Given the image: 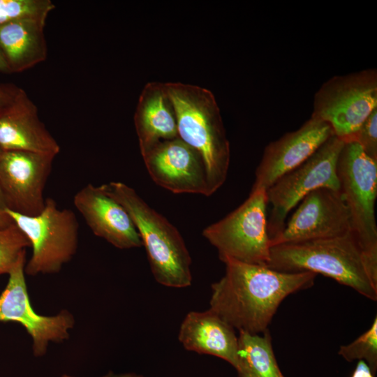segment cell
Instances as JSON below:
<instances>
[{
    "instance_id": "cell-1",
    "label": "cell",
    "mask_w": 377,
    "mask_h": 377,
    "mask_svg": "<svg viewBox=\"0 0 377 377\" xmlns=\"http://www.w3.org/2000/svg\"><path fill=\"white\" fill-rule=\"evenodd\" d=\"M225 274L211 286V311L239 332L268 330L283 300L311 287L316 274L284 272L266 265L227 260Z\"/></svg>"
},
{
    "instance_id": "cell-2",
    "label": "cell",
    "mask_w": 377,
    "mask_h": 377,
    "mask_svg": "<svg viewBox=\"0 0 377 377\" xmlns=\"http://www.w3.org/2000/svg\"><path fill=\"white\" fill-rule=\"evenodd\" d=\"M267 267L321 274L377 300V260L364 251L352 230L330 238L274 245Z\"/></svg>"
},
{
    "instance_id": "cell-3",
    "label": "cell",
    "mask_w": 377,
    "mask_h": 377,
    "mask_svg": "<svg viewBox=\"0 0 377 377\" xmlns=\"http://www.w3.org/2000/svg\"><path fill=\"white\" fill-rule=\"evenodd\" d=\"M172 104L179 137L201 155L209 195L225 182L230 149L215 97L207 89L182 82H165Z\"/></svg>"
},
{
    "instance_id": "cell-4",
    "label": "cell",
    "mask_w": 377,
    "mask_h": 377,
    "mask_svg": "<svg viewBox=\"0 0 377 377\" xmlns=\"http://www.w3.org/2000/svg\"><path fill=\"white\" fill-rule=\"evenodd\" d=\"M103 186L128 213L145 248L155 280L170 288L189 286L191 258L178 230L126 184L111 182Z\"/></svg>"
},
{
    "instance_id": "cell-5",
    "label": "cell",
    "mask_w": 377,
    "mask_h": 377,
    "mask_svg": "<svg viewBox=\"0 0 377 377\" xmlns=\"http://www.w3.org/2000/svg\"><path fill=\"white\" fill-rule=\"evenodd\" d=\"M5 212L29 242L32 253L26 262L29 276L59 273L77 253L79 223L73 211L59 208L48 198L38 214L27 216L8 208Z\"/></svg>"
},
{
    "instance_id": "cell-6",
    "label": "cell",
    "mask_w": 377,
    "mask_h": 377,
    "mask_svg": "<svg viewBox=\"0 0 377 377\" xmlns=\"http://www.w3.org/2000/svg\"><path fill=\"white\" fill-rule=\"evenodd\" d=\"M377 109V71L374 68L334 75L316 92L311 117L327 124L344 142Z\"/></svg>"
},
{
    "instance_id": "cell-7",
    "label": "cell",
    "mask_w": 377,
    "mask_h": 377,
    "mask_svg": "<svg viewBox=\"0 0 377 377\" xmlns=\"http://www.w3.org/2000/svg\"><path fill=\"white\" fill-rule=\"evenodd\" d=\"M266 191L251 190L237 209L202 231L223 263L234 260L267 266L271 241L267 231Z\"/></svg>"
},
{
    "instance_id": "cell-8",
    "label": "cell",
    "mask_w": 377,
    "mask_h": 377,
    "mask_svg": "<svg viewBox=\"0 0 377 377\" xmlns=\"http://www.w3.org/2000/svg\"><path fill=\"white\" fill-rule=\"evenodd\" d=\"M339 191L348 207L352 232L364 251L377 260V161L356 142H344L337 165Z\"/></svg>"
},
{
    "instance_id": "cell-9",
    "label": "cell",
    "mask_w": 377,
    "mask_h": 377,
    "mask_svg": "<svg viewBox=\"0 0 377 377\" xmlns=\"http://www.w3.org/2000/svg\"><path fill=\"white\" fill-rule=\"evenodd\" d=\"M344 142L332 135L302 164L278 179L267 191L272 211L267 219L270 241L278 237L289 212L311 191L339 190L337 165Z\"/></svg>"
},
{
    "instance_id": "cell-10",
    "label": "cell",
    "mask_w": 377,
    "mask_h": 377,
    "mask_svg": "<svg viewBox=\"0 0 377 377\" xmlns=\"http://www.w3.org/2000/svg\"><path fill=\"white\" fill-rule=\"evenodd\" d=\"M26 252L10 269L6 288L0 295V321L21 324L32 340L35 357L45 355L52 343H61L70 337L75 320L68 310L53 316L38 313L29 299L25 279Z\"/></svg>"
},
{
    "instance_id": "cell-11",
    "label": "cell",
    "mask_w": 377,
    "mask_h": 377,
    "mask_svg": "<svg viewBox=\"0 0 377 377\" xmlns=\"http://www.w3.org/2000/svg\"><path fill=\"white\" fill-rule=\"evenodd\" d=\"M55 155L27 151L0 153V188L6 207L27 215L44 208V190Z\"/></svg>"
},
{
    "instance_id": "cell-12",
    "label": "cell",
    "mask_w": 377,
    "mask_h": 377,
    "mask_svg": "<svg viewBox=\"0 0 377 377\" xmlns=\"http://www.w3.org/2000/svg\"><path fill=\"white\" fill-rule=\"evenodd\" d=\"M348 207L339 190L317 188L300 202L274 245L301 242L343 235L351 231Z\"/></svg>"
},
{
    "instance_id": "cell-13",
    "label": "cell",
    "mask_w": 377,
    "mask_h": 377,
    "mask_svg": "<svg viewBox=\"0 0 377 377\" xmlns=\"http://www.w3.org/2000/svg\"><path fill=\"white\" fill-rule=\"evenodd\" d=\"M141 155L149 175L158 186L174 193L209 196L203 159L179 136L159 142Z\"/></svg>"
},
{
    "instance_id": "cell-14",
    "label": "cell",
    "mask_w": 377,
    "mask_h": 377,
    "mask_svg": "<svg viewBox=\"0 0 377 377\" xmlns=\"http://www.w3.org/2000/svg\"><path fill=\"white\" fill-rule=\"evenodd\" d=\"M332 135L327 124L311 117L298 129L269 143L256 170L251 190L267 191L281 176L309 158Z\"/></svg>"
},
{
    "instance_id": "cell-15",
    "label": "cell",
    "mask_w": 377,
    "mask_h": 377,
    "mask_svg": "<svg viewBox=\"0 0 377 377\" xmlns=\"http://www.w3.org/2000/svg\"><path fill=\"white\" fill-rule=\"evenodd\" d=\"M73 204L96 236L119 249L142 246L128 213L103 185H86L75 193Z\"/></svg>"
},
{
    "instance_id": "cell-16",
    "label": "cell",
    "mask_w": 377,
    "mask_h": 377,
    "mask_svg": "<svg viewBox=\"0 0 377 377\" xmlns=\"http://www.w3.org/2000/svg\"><path fill=\"white\" fill-rule=\"evenodd\" d=\"M0 149L55 156L60 151L59 145L40 120L36 105L20 87L0 109Z\"/></svg>"
},
{
    "instance_id": "cell-17",
    "label": "cell",
    "mask_w": 377,
    "mask_h": 377,
    "mask_svg": "<svg viewBox=\"0 0 377 377\" xmlns=\"http://www.w3.org/2000/svg\"><path fill=\"white\" fill-rule=\"evenodd\" d=\"M178 339L187 350L218 357L234 368L237 365L235 329L210 309L188 312L179 327Z\"/></svg>"
},
{
    "instance_id": "cell-18",
    "label": "cell",
    "mask_w": 377,
    "mask_h": 377,
    "mask_svg": "<svg viewBox=\"0 0 377 377\" xmlns=\"http://www.w3.org/2000/svg\"><path fill=\"white\" fill-rule=\"evenodd\" d=\"M141 154L155 145L179 136L172 104L165 82H149L142 89L134 114Z\"/></svg>"
},
{
    "instance_id": "cell-19",
    "label": "cell",
    "mask_w": 377,
    "mask_h": 377,
    "mask_svg": "<svg viewBox=\"0 0 377 377\" xmlns=\"http://www.w3.org/2000/svg\"><path fill=\"white\" fill-rule=\"evenodd\" d=\"M45 21L24 19L0 26V52L12 73H20L45 60Z\"/></svg>"
},
{
    "instance_id": "cell-20",
    "label": "cell",
    "mask_w": 377,
    "mask_h": 377,
    "mask_svg": "<svg viewBox=\"0 0 377 377\" xmlns=\"http://www.w3.org/2000/svg\"><path fill=\"white\" fill-rule=\"evenodd\" d=\"M263 334L239 332L235 368L239 377H285L277 364L269 330Z\"/></svg>"
},
{
    "instance_id": "cell-21",
    "label": "cell",
    "mask_w": 377,
    "mask_h": 377,
    "mask_svg": "<svg viewBox=\"0 0 377 377\" xmlns=\"http://www.w3.org/2000/svg\"><path fill=\"white\" fill-rule=\"evenodd\" d=\"M54 7L50 0H0V26L24 19L46 20Z\"/></svg>"
},
{
    "instance_id": "cell-22",
    "label": "cell",
    "mask_w": 377,
    "mask_h": 377,
    "mask_svg": "<svg viewBox=\"0 0 377 377\" xmlns=\"http://www.w3.org/2000/svg\"><path fill=\"white\" fill-rule=\"evenodd\" d=\"M348 362L363 360L373 374L377 369V318L371 327L357 339L348 345L341 346L338 351Z\"/></svg>"
},
{
    "instance_id": "cell-23",
    "label": "cell",
    "mask_w": 377,
    "mask_h": 377,
    "mask_svg": "<svg viewBox=\"0 0 377 377\" xmlns=\"http://www.w3.org/2000/svg\"><path fill=\"white\" fill-rule=\"evenodd\" d=\"M27 247L29 240L14 223L0 229V275L9 272Z\"/></svg>"
},
{
    "instance_id": "cell-24",
    "label": "cell",
    "mask_w": 377,
    "mask_h": 377,
    "mask_svg": "<svg viewBox=\"0 0 377 377\" xmlns=\"http://www.w3.org/2000/svg\"><path fill=\"white\" fill-rule=\"evenodd\" d=\"M350 142L358 143L369 157L377 161V109L364 121Z\"/></svg>"
},
{
    "instance_id": "cell-25",
    "label": "cell",
    "mask_w": 377,
    "mask_h": 377,
    "mask_svg": "<svg viewBox=\"0 0 377 377\" xmlns=\"http://www.w3.org/2000/svg\"><path fill=\"white\" fill-rule=\"evenodd\" d=\"M17 88L13 84H0V109L12 99Z\"/></svg>"
},
{
    "instance_id": "cell-26",
    "label": "cell",
    "mask_w": 377,
    "mask_h": 377,
    "mask_svg": "<svg viewBox=\"0 0 377 377\" xmlns=\"http://www.w3.org/2000/svg\"><path fill=\"white\" fill-rule=\"evenodd\" d=\"M350 377H374V374L365 362L359 360Z\"/></svg>"
},
{
    "instance_id": "cell-27",
    "label": "cell",
    "mask_w": 377,
    "mask_h": 377,
    "mask_svg": "<svg viewBox=\"0 0 377 377\" xmlns=\"http://www.w3.org/2000/svg\"><path fill=\"white\" fill-rule=\"evenodd\" d=\"M13 222L4 209L0 207V229L9 226Z\"/></svg>"
},
{
    "instance_id": "cell-28",
    "label": "cell",
    "mask_w": 377,
    "mask_h": 377,
    "mask_svg": "<svg viewBox=\"0 0 377 377\" xmlns=\"http://www.w3.org/2000/svg\"><path fill=\"white\" fill-rule=\"evenodd\" d=\"M61 377H76L68 374H63ZM101 377H144L133 373L115 374L112 371H109L106 375Z\"/></svg>"
},
{
    "instance_id": "cell-29",
    "label": "cell",
    "mask_w": 377,
    "mask_h": 377,
    "mask_svg": "<svg viewBox=\"0 0 377 377\" xmlns=\"http://www.w3.org/2000/svg\"><path fill=\"white\" fill-rule=\"evenodd\" d=\"M0 72L3 73H11L2 54L0 52Z\"/></svg>"
},
{
    "instance_id": "cell-30",
    "label": "cell",
    "mask_w": 377,
    "mask_h": 377,
    "mask_svg": "<svg viewBox=\"0 0 377 377\" xmlns=\"http://www.w3.org/2000/svg\"><path fill=\"white\" fill-rule=\"evenodd\" d=\"M0 207L3 209L6 207V201H5L3 195L1 191V188H0Z\"/></svg>"
},
{
    "instance_id": "cell-31",
    "label": "cell",
    "mask_w": 377,
    "mask_h": 377,
    "mask_svg": "<svg viewBox=\"0 0 377 377\" xmlns=\"http://www.w3.org/2000/svg\"><path fill=\"white\" fill-rule=\"evenodd\" d=\"M1 151H1V149H0V153H1Z\"/></svg>"
}]
</instances>
